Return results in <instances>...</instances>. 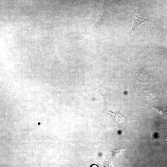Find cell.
<instances>
[{
	"instance_id": "obj_2",
	"label": "cell",
	"mask_w": 167,
	"mask_h": 167,
	"mask_svg": "<svg viewBox=\"0 0 167 167\" xmlns=\"http://www.w3.org/2000/svg\"><path fill=\"white\" fill-rule=\"evenodd\" d=\"M133 23L132 27L128 32L131 37V33L133 30L139 25L142 23L151 21L152 20L147 19L140 13L139 8L138 6H136L133 9Z\"/></svg>"
},
{
	"instance_id": "obj_3",
	"label": "cell",
	"mask_w": 167,
	"mask_h": 167,
	"mask_svg": "<svg viewBox=\"0 0 167 167\" xmlns=\"http://www.w3.org/2000/svg\"><path fill=\"white\" fill-rule=\"evenodd\" d=\"M126 148H123L115 150L113 152V156L114 157L118 156Z\"/></svg>"
},
{
	"instance_id": "obj_1",
	"label": "cell",
	"mask_w": 167,
	"mask_h": 167,
	"mask_svg": "<svg viewBox=\"0 0 167 167\" xmlns=\"http://www.w3.org/2000/svg\"><path fill=\"white\" fill-rule=\"evenodd\" d=\"M145 66L141 69L133 70L131 75L139 82L146 83L149 82L150 79V75Z\"/></svg>"
},
{
	"instance_id": "obj_4",
	"label": "cell",
	"mask_w": 167,
	"mask_h": 167,
	"mask_svg": "<svg viewBox=\"0 0 167 167\" xmlns=\"http://www.w3.org/2000/svg\"><path fill=\"white\" fill-rule=\"evenodd\" d=\"M166 139H167V135H166Z\"/></svg>"
}]
</instances>
